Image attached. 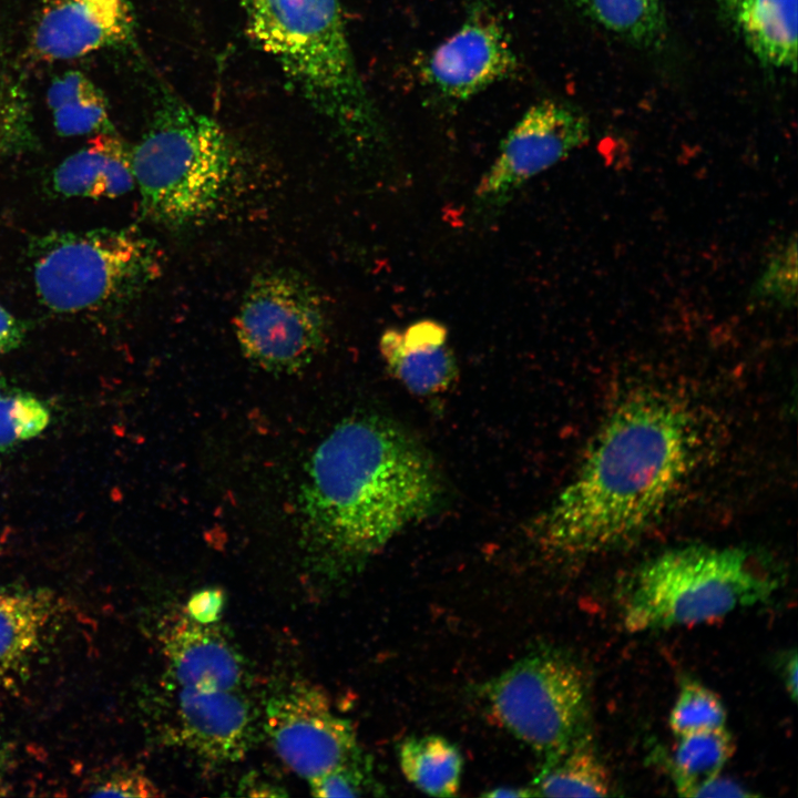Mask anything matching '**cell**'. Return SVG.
<instances>
[{
    "label": "cell",
    "instance_id": "cell-32",
    "mask_svg": "<svg viewBox=\"0 0 798 798\" xmlns=\"http://www.w3.org/2000/svg\"><path fill=\"white\" fill-rule=\"evenodd\" d=\"M753 792L745 790L739 784L722 778L720 776L707 781L694 792L693 797H753Z\"/></svg>",
    "mask_w": 798,
    "mask_h": 798
},
{
    "label": "cell",
    "instance_id": "cell-15",
    "mask_svg": "<svg viewBox=\"0 0 798 798\" xmlns=\"http://www.w3.org/2000/svg\"><path fill=\"white\" fill-rule=\"evenodd\" d=\"M379 350L390 374L417 396L443 392L457 378L447 328L437 320L421 319L402 329H386Z\"/></svg>",
    "mask_w": 798,
    "mask_h": 798
},
{
    "label": "cell",
    "instance_id": "cell-36",
    "mask_svg": "<svg viewBox=\"0 0 798 798\" xmlns=\"http://www.w3.org/2000/svg\"><path fill=\"white\" fill-rule=\"evenodd\" d=\"M10 388L7 386L4 380L2 378H0V396H2Z\"/></svg>",
    "mask_w": 798,
    "mask_h": 798
},
{
    "label": "cell",
    "instance_id": "cell-5",
    "mask_svg": "<svg viewBox=\"0 0 798 798\" xmlns=\"http://www.w3.org/2000/svg\"><path fill=\"white\" fill-rule=\"evenodd\" d=\"M132 166L144 216L182 229L217 209L233 176L235 150L216 120L168 92L132 151Z\"/></svg>",
    "mask_w": 798,
    "mask_h": 798
},
{
    "label": "cell",
    "instance_id": "cell-34",
    "mask_svg": "<svg viewBox=\"0 0 798 798\" xmlns=\"http://www.w3.org/2000/svg\"><path fill=\"white\" fill-rule=\"evenodd\" d=\"M487 797H531L533 796L532 789L528 787H498L483 794ZM534 797V796H533Z\"/></svg>",
    "mask_w": 798,
    "mask_h": 798
},
{
    "label": "cell",
    "instance_id": "cell-12",
    "mask_svg": "<svg viewBox=\"0 0 798 798\" xmlns=\"http://www.w3.org/2000/svg\"><path fill=\"white\" fill-rule=\"evenodd\" d=\"M134 34L130 0H47L31 30L29 51L40 61L72 60L129 44Z\"/></svg>",
    "mask_w": 798,
    "mask_h": 798
},
{
    "label": "cell",
    "instance_id": "cell-25",
    "mask_svg": "<svg viewBox=\"0 0 798 798\" xmlns=\"http://www.w3.org/2000/svg\"><path fill=\"white\" fill-rule=\"evenodd\" d=\"M50 422L44 401L25 391L7 390L0 396V453L38 437Z\"/></svg>",
    "mask_w": 798,
    "mask_h": 798
},
{
    "label": "cell",
    "instance_id": "cell-18",
    "mask_svg": "<svg viewBox=\"0 0 798 798\" xmlns=\"http://www.w3.org/2000/svg\"><path fill=\"white\" fill-rule=\"evenodd\" d=\"M798 0H716L720 16L764 64L797 70Z\"/></svg>",
    "mask_w": 798,
    "mask_h": 798
},
{
    "label": "cell",
    "instance_id": "cell-20",
    "mask_svg": "<svg viewBox=\"0 0 798 798\" xmlns=\"http://www.w3.org/2000/svg\"><path fill=\"white\" fill-rule=\"evenodd\" d=\"M47 103L62 136L115 132L103 93L80 71L55 78L48 88Z\"/></svg>",
    "mask_w": 798,
    "mask_h": 798
},
{
    "label": "cell",
    "instance_id": "cell-33",
    "mask_svg": "<svg viewBox=\"0 0 798 798\" xmlns=\"http://www.w3.org/2000/svg\"><path fill=\"white\" fill-rule=\"evenodd\" d=\"M780 674L791 700L796 702L798 694V662L796 649H792L782 656L780 662Z\"/></svg>",
    "mask_w": 798,
    "mask_h": 798
},
{
    "label": "cell",
    "instance_id": "cell-28",
    "mask_svg": "<svg viewBox=\"0 0 798 798\" xmlns=\"http://www.w3.org/2000/svg\"><path fill=\"white\" fill-rule=\"evenodd\" d=\"M369 768L361 757L344 764L309 781L316 797H358L374 789Z\"/></svg>",
    "mask_w": 798,
    "mask_h": 798
},
{
    "label": "cell",
    "instance_id": "cell-35",
    "mask_svg": "<svg viewBox=\"0 0 798 798\" xmlns=\"http://www.w3.org/2000/svg\"><path fill=\"white\" fill-rule=\"evenodd\" d=\"M9 789L7 761L0 748V797L7 796Z\"/></svg>",
    "mask_w": 798,
    "mask_h": 798
},
{
    "label": "cell",
    "instance_id": "cell-1",
    "mask_svg": "<svg viewBox=\"0 0 798 798\" xmlns=\"http://www.w3.org/2000/svg\"><path fill=\"white\" fill-rule=\"evenodd\" d=\"M681 400L644 390L605 418L574 477L533 524L549 554L594 555L644 531L689 474L698 448Z\"/></svg>",
    "mask_w": 798,
    "mask_h": 798
},
{
    "label": "cell",
    "instance_id": "cell-16",
    "mask_svg": "<svg viewBox=\"0 0 798 798\" xmlns=\"http://www.w3.org/2000/svg\"><path fill=\"white\" fill-rule=\"evenodd\" d=\"M61 613L60 600L45 590L0 587V695L42 651Z\"/></svg>",
    "mask_w": 798,
    "mask_h": 798
},
{
    "label": "cell",
    "instance_id": "cell-13",
    "mask_svg": "<svg viewBox=\"0 0 798 798\" xmlns=\"http://www.w3.org/2000/svg\"><path fill=\"white\" fill-rule=\"evenodd\" d=\"M177 734L201 757L236 761L248 750L255 729V710L248 688H176Z\"/></svg>",
    "mask_w": 798,
    "mask_h": 798
},
{
    "label": "cell",
    "instance_id": "cell-10",
    "mask_svg": "<svg viewBox=\"0 0 798 798\" xmlns=\"http://www.w3.org/2000/svg\"><path fill=\"white\" fill-rule=\"evenodd\" d=\"M266 732L279 758L310 781L360 757L351 723L308 683H293L266 703Z\"/></svg>",
    "mask_w": 798,
    "mask_h": 798
},
{
    "label": "cell",
    "instance_id": "cell-23",
    "mask_svg": "<svg viewBox=\"0 0 798 798\" xmlns=\"http://www.w3.org/2000/svg\"><path fill=\"white\" fill-rule=\"evenodd\" d=\"M576 3L594 22L631 44L647 47L664 34L661 0H576Z\"/></svg>",
    "mask_w": 798,
    "mask_h": 798
},
{
    "label": "cell",
    "instance_id": "cell-4",
    "mask_svg": "<svg viewBox=\"0 0 798 798\" xmlns=\"http://www.w3.org/2000/svg\"><path fill=\"white\" fill-rule=\"evenodd\" d=\"M779 584L771 565L751 550L675 548L647 560L625 582L621 618L633 633L700 624L769 601Z\"/></svg>",
    "mask_w": 798,
    "mask_h": 798
},
{
    "label": "cell",
    "instance_id": "cell-26",
    "mask_svg": "<svg viewBox=\"0 0 798 798\" xmlns=\"http://www.w3.org/2000/svg\"><path fill=\"white\" fill-rule=\"evenodd\" d=\"M726 708L719 696L696 681H685L669 713L668 724L675 736L724 728Z\"/></svg>",
    "mask_w": 798,
    "mask_h": 798
},
{
    "label": "cell",
    "instance_id": "cell-11",
    "mask_svg": "<svg viewBox=\"0 0 798 798\" xmlns=\"http://www.w3.org/2000/svg\"><path fill=\"white\" fill-rule=\"evenodd\" d=\"M518 58L501 20L483 3L428 55L421 73L448 101L462 102L511 76Z\"/></svg>",
    "mask_w": 798,
    "mask_h": 798
},
{
    "label": "cell",
    "instance_id": "cell-8",
    "mask_svg": "<svg viewBox=\"0 0 798 798\" xmlns=\"http://www.w3.org/2000/svg\"><path fill=\"white\" fill-rule=\"evenodd\" d=\"M243 355L259 368L294 374L307 367L326 345L328 317L317 288L286 268L257 274L234 319Z\"/></svg>",
    "mask_w": 798,
    "mask_h": 798
},
{
    "label": "cell",
    "instance_id": "cell-24",
    "mask_svg": "<svg viewBox=\"0 0 798 798\" xmlns=\"http://www.w3.org/2000/svg\"><path fill=\"white\" fill-rule=\"evenodd\" d=\"M35 145L28 90L0 57V162L32 151Z\"/></svg>",
    "mask_w": 798,
    "mask_h": 798
},
{
    "label": "cell",
    "instance_id": "cell-27",
    "mask_svg": "<svg viewBox=\"0 0 798 798\" xmlns=\"http://www.w3.org/2000/svg\"><path fill=\"white\" fill-rule=\"evenodd\" d=\"M796 239L782 246L768 262L755 286L756 298L789 306L796 298Z\"/></svg>",
    "mask_w": 798,
    "mask_h": 798
},
{
    "label": "cell",
    "instance_id": "cell-31",
    "mask_svg": "<svg viewBox=\"0 0 798 798\" xmlns=\"http://www.w3.org/2000/svg\"><path fill=\"white\" fill-rule=\"evenodd\" d=\"M24 338V327L10 311L0 305V355L18 348Z\"/></svg>",
    "mask_w": 798,
    "mask_h": 798
},
{
    "label": "cell",
    "instance_id": "cell-30",
    "mask_svg": "<svg viewBox=\"0 0 798 798\" xmlns=\"http://www.w3.org/2000/svg\"><path fill=\"white\" fill-rule=\"evenodd\" d=\"M224 606V593L219 589H204L195 592L186 603V615L203 625L218 621Z\"/></svg>",
    "mask_w": 798,
    "mask_h": 798
},
{
    "label": "cell",
    "instance_id": "cell-6",
    "mask_svg": "<svg viewBox=\"0 0 798 798\" xmlns=\"http://www.w3.org/2000/svg\"><path fill=\"white\" fill-rule=\"evenodd\" d=\"M29 255L39 299L61 314L116 305L161 267L155 245L132 227L51 232L32 241Z\"/></svg>",
    "mask_w": 798,
    "mask_h": 798
},
{
    "label": "cell",
    "instance_id": "cell-22",
    "mask_svg": "<svg viewBox=\"0 0 798 798\" xmlns=\"http://www.w3.org/2000/svg\"><path fill=\"white\" fill-rule=\"evenodd\" d=\"M672 775L678 795L693 797L696 789L719 776L735 751L730 733L724 728L678 736Z\"/></svg>",
    "mask_w": 798,
    "mask_h": 798
},
{
    "label": "cell",
    "instance_id": "cell-19",
    "mask_svg": "<svg viewBox=\"0 0 798 798\" xmlns=\"http://www.w3.org/2000/svg\"><path fill=\"white\" fill-rule=\"evenodd\" d=\"M534 797H607L614 795L608 769L590 734L559 754L543 759L529 786Z\"/></svg>",
    "mask_w": 798,
    "mask_h": 798
},
{
    "label": "cell",
    "instance_id": "cell-17",
    "mask_svg": "<svg viewBox=\"0 0 798 798\" xmlns=\"http://www.w3.org/2000/svg\"><path fill=\"white\" fill-rule=\"evenodd\" d=\"M53 193L62 197L115 198L135 186L132 151L115 132L96 133L51 174Z\"/></svg>",
    "mask_w": 798,
    "mask_h": 798
},
{
    "label": "cell",
    "instance_id": "cell-14",
    "mask_svg": "<svg viewBox=\"0 0 798 798\" xmlns=\"http://www.w3.org/2000/svg\"><path fill=\"white\" fill-rule=\"evenodd\" d=\"M162 647L176 688H248L242 656L213 624H200L186 614L174 617L162 634Z\"/></svg>",
    "mask_w": 798,
    "mask_h": 798
},
{
    "label": "cell",
    "instance_id": "cell-2",
    "mask_svg": "<svg viewBox=\"0 0 798 798\" xmlns=\"http://www.w3.org/2000/svg\"><path fill=\"white\" fill-rule=\"evenodd\" d=\"M434 463L402 428L377 416L339 423L311 456L299 497L304 541L328 567L354 564L432 512Z\"/></svg>",
    "mask_w": 798,
    "mask_h": 798
},
{
    "label": "cell",
    "instance_id": "cell-29",
    "mask_svg": "<svg viewBox=\"0 0 798 798\" xmlns=\"http://www.w3.org/2000/svg\"><path fill=\"white\" fill-rule=\"evenodd\" d=\"M91 796L104 797H156L158 788L141 771L117 770L91 788Z\"/></svg>",
    "mask_w": 798,
    "mask_h": 798
},
{
    "label": "cell",
    "instance_id": "cell-3",
    "mask_svg": "<svg viewBox=\"0 0 798 798\" xmlns=\"http://www.w3.org/2000/svg\"><path fill=\"white\" fill-rule=\"evenodd\" d=\"M250 40L288 84L359 152L387 132L357 68L340 0H238Z\"/></svg>",
    "mask_w": 798,
    "mask_h": 798
},
{
    "label": "cell",
    "instance_id": "cell-9",
    "mask_svg": "<svg viewBox=\"0 0 798 798\" xmlns=\"http://www.w3.org/2000/svg\"><path fill=\"white\" fill-rule=\"evenodd\" d=\"M587 116L559 100L529 108L510 130L473 192L478 215L501 211L532 177L552 167L590 139Z\"/></svg>",
    "mask_w": 798,
    "mask_h": 798
},
{
    "label": "cell",
    "instance_id": "cell-7",
    "mask_svg": "<svg viewBox=\"0 0 798 798\" xmlns=\"http://www.w3.org/2000/svg\"><path fill=\"white\" fill-rule=\"evenodd\" d=\"M483 692L495 720L543 759L589 735L586 675L575 659L556 649L520 658Z\"/></svg>",
    "mask_w": 798,
    "mask_h": 798
},
{
    "label": "cell",
    "instance_id": "cell-21",
    "mask_svg": "<svg viewBox=\"0 0 798 798\" xmlns=\"http://www.w3.org/2000/svg\"><path fill=\"white\" fill-rule=\"evenodd\" d=\"M398 756L403 776L420 791L436 797L457 795L463 759L458 747L447 738L437 735L406 738Z\"/></svg>",
    "mask_w": 798,
    "mask_h": 798
}]
</instances>
